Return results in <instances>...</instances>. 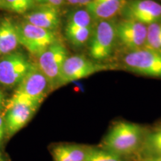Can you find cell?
Listing matches in <instances>:
<instances>
[{"mask_svg": "<svg viewBox=\"0 0 161 161\" xmlns=\"http://www.w3.org/2000/svg\"><path fill=\"white\" fill-rule=\"evenodd\" d=\"M147 128L128 121L114 122L104 136L100 147L124 158L136 160L142 148Z\"/></svg>", "mask_w": 161, "mask_h": 161, "instance_id": "6da1fadb", "label": "cell"}, {"mask_svg": "<svg viewBox=\"0 0 161 161\" xmlns=\"http://www.w3.org/2000/svg\"><path fill=\"white\" fill-rule=\"evenodd\" d=\"M50 88L49 81L37 65L31 68L17 85L8 102H28L40 106Z\"/></svg>", "mask_w": 161, "mask_h": 161, "instance_id": "7a4b0ae2", "label": "cell"}, {"mask_svg": "<svg viewBox=\"0 0 161 161\" xmlns=\"http://www.w3.org/2000/svg\"><path fill=\"white\" fill-rule=\"evenodd\" d=\"M122 64L133 73L161 78V52L146 47L129 51L122 58Z\"/></svg>", "mask_w": 161, "mask_h": 161, "instance_id": "3957f363", "label": "cell"}, {"mask_svg": "<svg viewBox=\"0 0 161 161\" xmlns=\"http://www.w3.org/2000/svg\"><path fill=\"white\" fill-rule=\"evenodd\" d=\"M115 69V66L111 64L94 61L83 55L68 56L62 67L59 86L87 78L98 72Z\"/></svg>", "mask_w": 161, "mask_h": 161, "instance_id": "277c9868", "label": "cell"}, {"mask_svg": "<svg viewBox=\"0 0 161 161\" xmlns=\"http://www.w3.org/2000/svg\"><path fill=\"white\" fill-rule=\"evenodd\" d=\"M67 57L65 46L58 40L38 56L37 66L47 78L50 89L60 86L62 67Z\"/></svg>", "mask_w": 161, "mask_h": 161, "instance_id": "5b68a950", "label": "cell"}, {"mask_svg": "<svg viewBox=\"0 0 161 161\" xmlns=\"http://www.w3.org/2000/svg\"><path fill=\"white\" fill-rule=\"evenodd\" d=\"M116 40V23L110 19L99 20L90 38V56L98 62L108 59Z\"/></svg>", "mask_w": 161, "mask_h": 161, "instance_id": "8992f818", "label": "cell"}, {"mask_svg": "<svg viewBox=\"0 0 161 161\" xmlns=\"http://www.w3.org/2000/svg\"><path fill=\"white\" fill-rule=\"evenodd\" d=\"M17 29L19 44L37 57L57 40L53 31L37 27L26 21L17 25Z\"/></svg>", "mask_w": 161, "mask_h": 161, "instance_id": "52a82bcc", "label": "cell"}, {"mask_svg": "<svg viewBox=\"0 0 161 161\" xmlns=\"http://www.w3.org/2000/svg\"><path fill=\"white\" fill-rule=\"evenodd\" d=\"M32 64L20 52H13L0 60V85L17 86L31 68Z\"/></svg>", "mask_w": 161, "mask_h": 161, "instance_id": "ba28073f", "label": "cell"}, {"mask_svg": "<svg viewBox=\"0 0 161 161\" xmlns=\"http://www.w3.org/2000/svg\"><path fill=\"white\" fill-rule=\"evenodd\" d=\"M120 13L124 19L134 20L148 26L161 21V4L153 0H127Z\"/></svg>", "mask_w": 161, "mask_h": 161, "instance_id": "9c48e42d", "label": "cell"}, {"mask_svg": "<svg viewBox=\"0 0 161 161\" xmlns=\"http://www.w3.org/2000/svg\"><path fill=\"white\" fill-rule=\"evenodd\" d=\"M116 40L128 52L143 48L147 39V25L139 22L122 19L116 24Z\"/></svg>", "mask_w": 161, "mask_h": 161, "instance_id": "30bf717a", "label": "cell"}, {"mask_svg": "<svg viewBox=\"0 0 161 161\" xmlns=\"http://www.w3.org/2000/svg\"><path fill=\"white\" fill-rule=\"evenodd\" d=\"M39 106L28 102H8L5 120V132L11 136L23 128L31 119Z\"/></svg>", "mask_w": 161, "mask_h": 161, "instance_id": "8fae6325", "label": "cell"}, {"mask_svg": "<svg viewBox=\"0 0 161 161\" xmlns=\"http://www.w3.org/2000/svg\"><path fill=\"white\" fill-rule=\"evenodd\" d=\"M25 21L42 29L53 31L60 23V12L58 8L41 5L25 16Z\"/></svg>", "mask_w": 161, "mask_h": 161, "instance_id": "7c38bea8", "label": "cell"}, {"mask_svg": "<svg viewBox=\"0 0 161 161\" xmlns=\"http://www.w3.org/2000/svg\"><path fill=\"white\" fill-rule=\"evenodd\" d=\"M127 0H92L86 6V9L92 19L98 21L110 19L116 16L123 7Z\"/></svg>", "mask_w": 161, "mask_h": 161, "instance_id": "4fadbf2b", "label": "cell"}, {"mask_svg": "<svg viewBox=\"0 0 161 161\" xmlns=\"http://www.w3.org/2000/svg\"><path fill=\"white\" fill-rule=\"evenodd\" d=\"M19 44L17 24L9 18L0 21V55L13 52Z\"/></svg>", "mask_w": 161, "mask_h": 161, "instance_id": "5bb4252c", "label": "cell"}, {"mask_svg": "<svg viewBox=\"0 0 161 161\" xmlns=\"http://www.w3.org/2000/svg\"><path fill=\"white\" fill-rule=\"evenodd\" d=\"M153 157H161V125L147 130L143 144L136 160Z\"/></svg>", "mask_w": 161, "mask_h": 161, "instance_id": "9a60e30c", "label": "cell"}, {"mask_svg": "<svg viewBox=\"0 0 161 161\" xmlns=\"http://www.w3.org/2000/svg\"><path fill=\"white\" fill-rule=\"evenodd\" d=\"M92 17L86 9H78L70 14L65 29L92 27Z\"/></svg>", "mask_w": 161, "mask_h": 161, "instance_id": "2e32d148", "label": "cell"}, {"mask_svg": "<svg viewBox=\"0 0 161 161\" xmlns=\"http://www.w3.org/2000/svg\"><path fill=\"white\" fill-rule=\"evenodd\" d=\"M86 161H135V160L117 155L100 146H91Z\"/></svg>", "mask_w": 161, "mask_h": 161, "instance_id": "e0dca14e", "label": "cell"}, {"mask_svg": "<svg viewBox=\"0 0 161 161\" xmlns=\"http://www.w3.org/2000/svg\"><path fill=\"white\" fill-rule=\"evenodd\" d=\"M92 30V26L80 29H65V34L67 40L72 45L81 46L91 37Z\"/></svg>", "mask_w": 161, "mask_h": 161, "instance_id": "ac0fdd59", "label": "cell"}, {"mask_svg": "<svg viewBox=\"0 0 161 161\" xmlns=\"http://www.w3.org/2000/svg\"><path fill=\"white\" fill-rule=\"evenodd\" d=\"M145 47L161 52V21L147 26V39Z\"/></svg>", "mask_w": 161, "mask_h": 161, "instance_id": "d6986e66", "label": "cell"}, {"mask_svg": "<svg viewBox=\"0 0 161 161\" xmlns=\"http://www.w3.org/2000/svg\"><path fill=\"white\" fill-rule=\"evenodd\" d=\"M2 8L17 14L25 13L33 7L35 0H1Z\"/></svg>", "mask_w": 161, "mask_h": 161, "instance_id": "ffe728a7", "label": "cell"}, {"mask_svg": "<svg viewBox=\"0 0 161 161\" xmlns=\"http://www.w3.org/2000/svg\"><path fill=\"white\" fill-rule=\"evenodd\" d=\"M72 161H86L91 146L78 144H64Z\"/></svg>", "mask_w": 161, "mask_h": 161, "instance_id": "44dd1931", "label": "cell"}, {"mask_svg": "<svg viewBox=\"0 0 161 161\" xmlns=\"http://www.w3.org/2000/svg\"><path fill=\"white\" fill-rule=\"evenodd\" d=\"M52 157L54 161H72L64 144L55 146L52 149Z\"/></svg>", "mask_w": 161, "mask_h": 161, "instance_id": "7402d4cb", "label": "cell"}, {"mask_svg": "<svg viewBox=\"0 0 161 161\" xmlns=\"http://www.w3.org/2000/svg\"><path fill=\"white\" fill-rule=\"evenodd\" d=\"M65 0H35V3L40 4V5L44 6H52V7L58 8L60 7Z\"/></svg>", "mask_w": 161, "mask_h": 161, "instance_id": "603a6c76", "label": "cell"}, {"mask_svg": "<svg viewBox=\"0 0 161 161\" xmlns=\"http://www.w3.org/2000/svg\"><path fill=\"white\" fill-rule=\"evenodd\" d=\"M5 134V124L2 116L0 115V145L3 142Z\"/></svg>", "mask_w": 161, "mask_h": 161, "instance_id": "cb8c5ba5", "label": "cell"}, {"mask_svg": "<svg viewBox=\"0 0 161 161\" xmlns=\"http://www.w3.org/2000/svg\"><path fill=\"white\" fill-rule=\"evenodd\" d=\"M70 5H87L92 2V0H65Z\"/></svg>", "mask_w": 161, "mask_h": 161, "instance_id": "d4e9b609", "label": "cell"}, {"mask_svg": "<svg viewBox=\"0 0 161 161\" xmlns=\"http://www.w3.org/2000/svg\"><path fill=\"white\" fill-rule=\"evenodd\" d=\"M135 161H161V157H153V158H138Z\"/></svg>", "mask_w": 161, "mask_h": 161, "instance_id": "484cf974", "label": "cell"}, {"mask_svg": "<svg viewBox=\"0 0 161 161\" xmlns=\"http://www.w3.org/2000/svg\"><path fill=\"white\" fill-rule=\"evenodd\" d=\"M3 100H4V95L3 92L0 91V108H1L2 104L3 103Z\"/></svg>", "mask_w": 161, "mask_h": 161, "instance_id": "4316f807", "label": "cell"}, {"mask_svg": "<svg viewBox=\"0 0 161 161\" xmlns=\"http://www.w3.org/2000/svg\"><path fill=\"white\" fill-rule=\"evenodd\" d=\"M0 161H5V160H4L3 158V156L1 155V154H0Z\"/></svg>", "mask_w": 161, "mask_h": 161, "instance_id": "83f0119b", "label": "cell"}, {"mask_svg": "<svg viewBox=\"0 0 161 161\" xmlns=\"http://www.w3.org/2000/svg\"><path fill=\"white\" fill-rule=\"evenodd\" d=\"M0 8H2V3H1V0H0Z\"/></svg>", "mask_w": 161, "mask_h": 161, "instance_id": "f1b7e54d", "label": "cell"}]
</instances>
